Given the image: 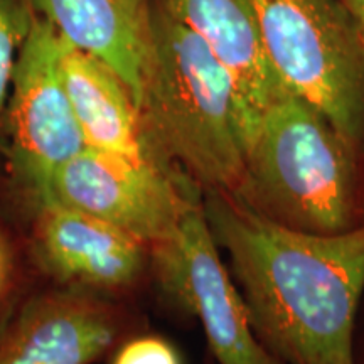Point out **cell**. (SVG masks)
I'll return each instance as SVG.
<instances>
[{"instance_id":"cell-1","label":"cell","mask_w":364,"mask_h":364,"mask_svg":"<svg viewBox=\"0 0 364 364\" xmlns=\"http://www.w3.org/2000/svg\"><path fill=\"white\" fill-rule=\"evenodd\" d=\"M203 209L268 351L284 364H358L364 223L346 233H306L220 191L203 193Z\"/></svg>"},{"instance_id":"cell-2","label":"cell","mask_w":364,"mask_h":364,"mask_svg":"<svg viewBox=\"0 0 364 364\" xmlns=\"http://www.w3.org/2000/svg\"><path fill=\"white\" fill-rule=\"evenodd\" d=\"M136 110L150 156L179 169L203 193H238L245 152L233 81L166 2L154 7Z\"/></svg>"},{"instance_id":"cell-3","label":"cell","mask_w":364,"mask_h":364,"mask_svg":"<svg viewBox=\"0 0 364 364\" xmlns=\"http://www.w3.org/2000/svg\"><path fill=\"white\" fill-rule=\"evenodd\" d=\"M359 150L304 98L285 90L245 145L236 198L292 230L338 235L364 223Z\"/></svg>"},{"instance_id":"cell-4","label":"cell","mask_w":364,"mask_h":364,"mask_svg":"<svg viewBox=\"0 0 364 364\" xmlns=\"http://www.w3.org/2000/svg\"><path fill=\"white\" fill-rule=\"evenodd\" d=\"M280 83L364 147V38L343 0H250Z\"/></svg>"},{"instance_id":"cell-5","label":"cell","mask_w":364,"mask_h":364,"mask_svg":"<svg viewBox=\"0 0 364 364\" xmlns=\"http://www.w3.org/2000/svg\"><path fill=\"white\" fill-rule=\"evenodd\" d=\"M63 38L34 12L7 103L9 157L21 188L43 209L56 172L86 145L61 68Z\"/></svg>"},{"instance_id":"cell-6","label":"cell","mask_w":364,"mask_h":364,"mask_svg":"<svg viewBox=\"0 0 364 364\" xmlns=\"http://www.w3.org/2000/svg\"><path fill=\"white\" fill-rule=\"evenodd\" d=\"M203 191L154 156H124L85 147L63 164L51 203L70 206L120 228L145 247L166 240Z\"/></svg>"},{"instance_id":"cell-7","label":"cell","mask_w":364,"mask_h":364,"mask_svg":"<svg viewBox=\"0 0 364 364\" xmlns=\"http://www.w3.org/2000/svg\"><path fill=\"white\" fill-rule=\"evenodd\" d=\"M150 252L164 292L198 317L218 364H284L255 334L245 300L209 230L203 198Z\"/></svg>"},{"instance_id":"cell-8","label":"cell","mask_w":364,"mask_h":364,"mask_svg":"<svg viewBox=\"0 0 364 364\" xmlns=\"http://www.w3.org/2000/svg\"><path fill=\"white\" fill-rule=\"evenodd\" d=\"M182 24L221 63L236 93L238 125L245 145L270 105L287 90L263 49L250 0H164Z\"/></svg>"},{"instance_id":"cell-9","label":"cell","mask_w":364,"mask_h":364,"mask_svg":"<svg viewBox=\"0 0 364 364\" xmlns=\"http://www.w3.org/2000/svg\"><path fill=\"white\" fill-rule=\"evenodd\" d=\"M38 247L63 280L98 287L129 285L140 275L145 245L80 209L51 203L39 209Z\"/></svg>"},{"instance_id":"cell-10","label":"cell","mask_w":364,"mask_h":364,"mask_svg":"<svg viewBox=\"0 0 364 364\" xmlns=\"http://www.w3.org/2000/svg\"><path fill=\"white\" fill-rule=\"evenodd\" d=\"M118 336L115 317L88 299L36 300L0 336V364H93Z\"/></svg>"},{"instance_id":"cell-11","label":"cell","mask_w":364,"mask_h":364,"mask_svg":"<svg viewBox=\"0 0 364 364\" xmlns=\"http://www.w3.org/2000/svg\"><path fill=\"white\" fill-rule=\"evenodd\" d=\"M36 6L68 44L107 63L139 103L152 46L150 0H36Z\"/></svg>"},{"instance_id":"cell-12","label":"cell","mask_w":364,"mask_h":364,"mask_svg":"<svg viewBox=\"0 0 364 364\" xmlns=\"http://www.w3.org/2000/svg\"><path fill=\"white\" fill-rule=\"evenodd\" d=\"M63 78L85 145L124 156H149L130 90L107 63L63 39Z\"/></svg>"},{"instance_id":"cell-13","label":"cell","mask_w":364,"mask_h":364,"mask_svg":"<svg viewBox=\"0 0 364 364\" xmlns=\"http://www.w3.org/2000/svg\"><path fill=\"white\" fill-rule=\"evenodd\" d=\"M34 12L21 0H0V144L7 120L12 76L21 48L29 34Z\"/></svg>"},{"instance_id":"cell-14","label":"cell","mask_w":364,"mask_h":364,"mask_svg":"<svg viewBox=\"0 0 364 364\" xmlns=\"http://www.w3.org/2000/svg\"><path fill=\"white\" fill-rule=\"evenodd\" d=\"M110 364H182V359L169 341L144 336L120 346Z\"/></svg>"},{"instance_id":"cell-15","label":"cell","mask_w":364,"mask_h":364,"mask_svg":"<svg viewBox=\"0 0 364 364\" xmlns=\"http://www.w3.org/2000/svg\"><path fill=\"white\" fill-rule=\"evenodd\" d=\"M12 279V255L2 233H0V304L6 297Z\"/></svg>"},{"instance_id":"cell-16","label":"cell","mask_w":364,"mask_h":364,"mask_svg":"<svg viewBox=\"0 0 364 364\" xmlns=\"http://www.w3.org/2000/svg\"><path fill=\"white\" fill-rule=\"evenodd\" d=\"M346 9H348L351 17L356 22L358 29L361 31L364 38V0H343Z\"/></svg>"}]
</instances>
